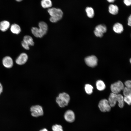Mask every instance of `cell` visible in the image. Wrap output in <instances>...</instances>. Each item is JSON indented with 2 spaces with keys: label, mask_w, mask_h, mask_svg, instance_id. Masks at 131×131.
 Instances as JSON below:
<instances>
[{
  "label": "cell",
  "mask_w": 131,
  "mask_h": 131,
  "mask_svg": "<svg viewBox=\"0 0 131 131\" xmlns=\"http://www.w3.org/2000/svg\"><path fill=\"white\" fill-rule=\"evenodd\" d=\"M39 28L33 27L31 29L33 34L35 37L41 38L47 33L48 29V25L45 22L41 21L38 24Z\"/></svg>",
  "instance_id": "obj_1"
},
{
  "label": "cell",
  "mask_w": 131,
  "mask_h": 131,
  "mask_svg": "<svg viewBox=\"0 0 131 131\" xmlns=\"http://www.w3.org/2000/svg\"><path fill=\"white\" fill-rule=\"evenodd\" d=\"M48 12L50 16L49 20L52 23H56L63 16V11L59 8L51 7L48 9Z\"/></svg>",
  "instance_id": "obj_2"
},
{
  "label": "cell",
  "mask_w": 131,
  "mask_h": 131,
  "mask_svg": "<svg viewBox=\"0 0 131 131\" xmlns=\"http://www.w3.org/2000/svg\"><path fill=\"white\" fill-rule=\"evenodd\" d=\"M69 95L65 92L59 94L56 99V101L59 106L60 107H65L68 105L70 100Z\"/></svg>",
  "instance_id": "obj_3"
},
{
  "label": "cell",
  "mask_w": 131,
  "mask_h": 131,
  "mask_svg": "<svg viewBox=\"0 0 131 131\" xmlns=\"http://www.w3.org/2000/svg\"><path fill=\"white\" fill-rule=\"evenodd\" d=\"M124 88V85L121 81H119L112 84L111 89L112 93L115 94H118Z\"/></svg>",
  "instance_id": "obj_4"
},
{
  "label": "cell",
  "mask_w": 131,
  "mask_h": 131,
  "mask_svg": "<svg viewBox=\"0 0 131 131\" xmlns=\"http://www.w3.org/2000/svg\"><path fill=\"white\" fill-rule=\"evenodd\" d=\"M31 115L34 117H38L42 116L43 114V111L42 106L37 105L32 106L30 108Z\"/></svg>",
  "instance_id": "obj_5"
},
{
  "label": "cell",
  "mask_w": 131,
  "mask_h": 131,
  "mask_svg": "<svg viewBox=\"0 0 131 131\" xmlns=\"http://www.w3.org/2000/svg\"><path fill=\"white\" fill-rule=\"evenodd\" d=\"M123 97L120 94H115L111 93L109 97L108 101L111 107H114L116 104L117 102H118Z\"/></svg>",
  "instance_id": "obj_6"
},
{
  "label": "cell",
  "mask_w": 131,
  "mask_h": 131,
  "mask_svg": "<svg viewBox=\"0 0 131 131\" xmlns=\"http://www.w3.org/2000/svg\"><path fill=\"white\" fill-rule=\"evenodd\" d=\"M98 107L100 110L102 112H105L110 111L111 107L108 100L106 99L101 100L99 102Z\"/></svg>",
  "instance_id": "obj_7"
},
{
  "label": "cell",
  "mask_w": 131,
  "mask_h": 131,
  "mask_svg": "<svg viewBox=\"0 0 131 131\" xmlns=\"http://www.w3.org/2000/svg\"><path fill=\"white\" fill-rule=\"evenodd\" d=\"M85 61L86 64L88 66L93 67L97 65L98 60L96 56L92 55L86 57L85 59Z\"/></svg>",
  "instance_id": "obj_8"
},
{
  "label": "cell",
  "mask_w": 131,
  "mask_h": 131,
  "mask_svg": "<svg viewBox=\"0 0 131 131\" xmlns=\"http://www.w3.org/2000/svg\"><path fill=\"white\" fill-rule=\"evenodd\" d=\"M107 31L106 26L103 25H99L95 27L94 33L97 37H101L103 35V34L106 33Z\"/></svg>",
  "instance_id": "obj_9"
},
{
  "label": "cell",
  "mask_w": 131,
  "mask_h": 131,
  "mask_svg": "<svg viewBox=\"0 0 131 131\" xmlns=\"http://www.w3.org/2000/svg\"><path fill=\"white\" fill-rule=\"evenodd\" d=\"M28 57L27 54L25 53H21L16 60V62L17 64L22 65L25 64L27 61Z\"/></svg>",
  "instance_id": "obj_10"
},
{
  "label": "cell",
  "mask_w": 131,
  "mask_h": 131,
  "mask_svg": "<svg viewBox=\"0 0 131 131\" xmlns=\"http://www.w3.org/2000/svg\"><path fill=\"white\" fill-rule=\"evenodd\" d=\"M65 120L69 123L73 122L75 119V115L74 112L72 110H69L66 111L64 115Z\"/></svg>",
  "instance_id": "obj_11"
},
{
  "label": "cell",
  "mask_w": 131,
  "mask_h": 131,
  "mask_svg": "<svg viewBox=\"0 0 131 131\" xmlns=\"http://www.w3.org/2000/svg\"><path fill=\"white\" fill-rule=\"evenodd\" d=\"M2 63L3 66L7 68L12 67L13 64V61L12 58L9 56H6L3 59Z\"/></svg>",
  "instance_id": "obj_12"
},
{
  "label": "cell",
  "mask_w": 131,
  "mask_h": 131,
  "mask_svg": "<svg viewBox=\"0 0 131 131\" xmlns=\"http://www.w3.org/2000/svg\"><path fill=\"white\" fill-rule=\"evenodd\" d=\"M10 26V23L7 21L3 20L0 22V30L2 32L7 31Z\"/></svg>",
  "instance_id": "obj_13"
},
{
  "label": "cell",
  "mask_w": 131,
  "mask_h": 131,
  "mask_svg": "<svg viewBox=\"0 0 131 131\" xmlns=\"http://www.w3.org/2000/svg\"><path fill=\"white\" fill-rule=\"evenodd\" d=\"M113 29L115 32L118 33H121L123 30V27L122 25L118 23L114 24L113 26Z\"/></svg>",
  "instance_id": "obj_14"
},
{
  "label": "cell",
  "mask_w": 131,
  "mask_h": 131,
  "mask_svg": "<svg viewBox=\"0 0 131 131\" xmlns=\"http://www.w3.org/2000/svg\"><path fill=\"white\" fill-rule=\"evenodd\" d=\"M10 30L12 33L16 34H19L21 31L20 26L16 24H13L11 25Z\"/></svg>",
  "instance_id": "obj_15"
},
{
  "label": "cell",
  "mask_w": 131,
  "mask_h": 131,
  "mask_svg": "<svg viewBox=\"0 0 131 131\" xmlns=\"http://www.w3.org/2000/svg\"><path fill=\"white\" fill-rule=\"evenodd\" d=\"M41 4L44 8H49L51 7L52 3L51 0H41Z\"/></svg>",
  "instance_id": "obj_16"
},
{
  "label": "cell",
  "mask_w": 131,
  "mask_h": 131,
  "mask_svg": "<svg viewBox=\"0 0 131 131\" xmlns=\"http://www.w3.org/2000/svg\"><path fill=\"white\" fill-rule=\"evenodd\" d=\"M119 8L116 5L111 4L108 7V11L109 12L113 15L117 14L118 13Z\"/></svg>",
  "instance_id": "obj_17"
},
{
  "label": "cell",
  "mask_w": 131,
  "mask_h": 131,
  "mask_svg": "<svg viewBox=\"0 0 131 131\" xmlns=\"http://www.w3.org/2000/svg\"><path fill=\"white\" fill-rule=\"evenodd\" d=\"M23 41L27 43L29 46H33L34 44L33 39L30 36L26 35L23 38Z\"/></svg>",
  "instance_id": "obj_18"
},
{
  "label": "cell",
  "mask_w": 131,
  "mask_h": 131,
  "mask_svg": "<svg viewBox=\"0 0 131 131\" xmlns=\"http://www.w3.org/2000/svg\"><path fill=\"white\" fill-rule=\"evenodd\" d=\"M85 11L87 13V16L89 18H93L94 15V9L91 7H87L85 9Z\"/></svg>",
  "instance_id": "obj_19"
},
{
  "label": "cell",
  "mask_w": 131,
  "mask_h": 131,
  "mask_svg": "<svg viewBox=\"0 0 131 131\" xmlns=\"http://www.w3.org/2000/svg\"><path fill=\"white\" fill-rule=\"evenodd\" d=\"M96 86L98 90L100 91L104 90L106 88L104 82L101 80H98L96 83Z\"/></svg>",
  "instance_id": "obj_20"
},
{
  "label": "cell",
  "mask_w": 131,
  "mask_h": 131,
  "mask_svg": "<svg viewBox=\"0 0 131 131\" xmlns=\"http://www.w3.org/2000/svg\"><path fill=\"white\" fill-rule=\"evenodd\" d=\"M93 87L91 85L86 84L85 87V89L86 92L88 94H91L93 92Z\"/></svg>",
  "instance_id": "obj_21"
},
{
  "label": "cell",
  "mask_w": 131,
  "mask_h": 131,
  "mask_svg": "<svg viewBox=\"0 0 131 131\" xmlns=\"http://www.w3.org/2000/svg\"><path fill=\"white\" fill-rule=\"evenodd\" d=\"M123 90V94L124 96L131 95V88L126 87H124Z\"/></svg>",
  "instance_id": "obj_22"
},
{
  "label": "cell",
  "mask_w": 131,
  "mask_h": 131,
  "mask_svg": "<svg viewBox=\"0 0 131 131\" xmlns=\"http://www.w3.org/2000/svg\"><path fill=\"white\" fill-rule=\"evenodd\" d=\"M53 131H63L62 126L59 124H56L52 127Z\"/></svg>",
  "instance_id": "obj_23"
},
{
  "label": "cell",
  "mask_w": 131,
  "mask_h": 131,
  "mask_svg": "<svg viewBox=\"0 0 131 131\" xmlns=\"http://www.w3.org/2000/svg\"><path fill=\"white\" fill-rule=\"evenodd\" d=\"M123 100L124 102L128 105H130L131 102V95L124 96L123 97Z\"/></svg>",
  "instance_id": "obj_24"
},
{
  "label": "cell",
  "mask_w": 131,
  "mask_h": 131,
  "mask_svg": "<svg viewBox=\"0 0 131 131\" xmlns=\"http://www.w3.org/2000/svg\"><path fill=\"white\" fill-rule=\"evenodd\" d=\"M21 44L22 47L25 49L29 50V46L23 41H22Z\"/></svg>",
  "instance_id": "obj_25"
},
{
  "label": "cell",
  "mask_w": 131,
  "mask_h": 131,
  "mask_svg": "<svg viewBox=\"0 0 131 131\" xmlns=\"http://www.w3.org/2000/svg\"><path fill=\"white\" fill-rule=\"evenodd\" d=\"M131 82L130 80H128L126 81L125 82V85L126 87L131 88Z\"/></svg>",
  "instance_id": "obj_26"
},
{
  "label": "cell",
  "mask_w": 131,
  "mask_h": 131,
  "mask_svg": "<svg viewBox=\"0 0 131 131\" xmlns=\"http://www.w3.org/2000/svg\"><path fill=\"white\" fill-rule=\"evenodd\" d=\"M124 4L127 6H129L131 4V0H123Z\"/></svg>",
  "instance_id": "obj_27"
},
{
  "label": "cell",
  "mask_w": 131,
  "mask_h": 131,
  "mask_svg": "<svg viewBox=\"0 0 131 131\" xmlns=\"http://www.w3.org/2000/svg\"><path fill=\"white\" fill-rule=\"evenodd\" d=\"M131 16L130 15L128 19V25L131 26Z\"/></svg>",
  "instance_id": "obj_28"
},
{
  "label": "cell",
  "mask_w": 131,
  "mask_h": 131,
  "mask_svg": "<svg viewBox=\"0 0 131 131\" xmlns=\"http://www.w3.org/2000/svg\"><path fill=\"white\" fill-rule=\"evenodd\" d=\"M3 90V87L1 84L0 82V95Z\"/></svg>",
  "instance_id": "obj_29"
},
{
  "label": "cell",
  "mask_w": 131,
  "mask_h": 131,
  "mask_svg": "<svg viewBox=\"0 0 131 131\" xmlns=\"http://www.w3.org/2000/svg\"><path fill=\"white\" fill-rule=\"evenodd\" d=\"M116 0H107V1L109 3H113Z\"/></svg>",
  "instance_id": "obj_30"
},
{
  "label": "cell",
  "mask_w": 131,
  "mask_h": 131,
  "mask_svg": "<svg viewBox=\"0 0 131 131\" xmlns=\"http://www.w3.org/2000/svg\"><path fill=\"white\" fill-rule=\"evenodd\" d=\"M39 131H48V130L46 128H44L40 130Z\"/></svg>",
  "instance_id": "obj_31"
},
{
  "label": "cell",
  "mask_w": 131,
  "mask_h": 131,
  "mask_svg": "<svg viewBox=\"0 0 131 131\" xmlns=\"http://www.w3.org/2000/svg\"><path fill=\"white\" fill-rule=\"evenodd\" d=\"M23 0H16V1L18 2H20L22 1Z\"/></svg>",
  "instance_id": "obj_32"
},
{
  "label": "cell",
  "mask_w": 131,
  "mask_h": 131,
  "mask_svg": "<svg viewBox=\"0 0 131 131\" xmlns=\"http://www.w3.org/2000/svg\"><path fill=\"white\" fill-rule=\"evenodd\" d=\"M130 63H131V59H130Z\"/></svg>",
  "instance_id": "obj_33"
}]
</instances>
